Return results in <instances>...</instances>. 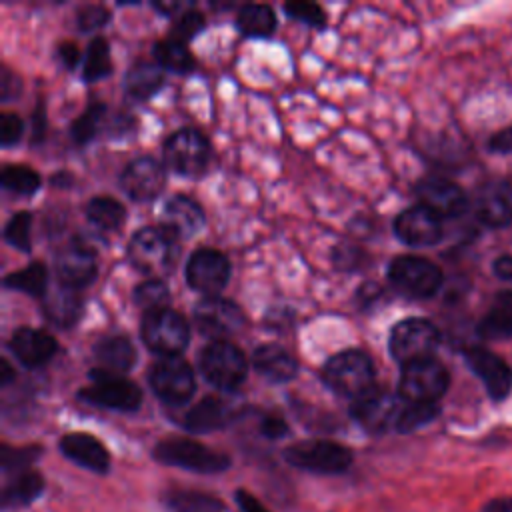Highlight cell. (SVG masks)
<instances>
[{"mask_svg":"<svg viewBox=\"0 0 512 512\" xmlns=\"http://www.w3.org/2000/svg\"><path fill=\"white\" fill-rule=\"evenodd\" d=\"M478 334L488 340L512 338V292H500L478 324Z\"/></svg>","mask_w":512,"mask_h":512,"instance_id":"31","label":"cell"},{"mask_svg":"<svg viewBox=\"0 0 512 512\" xmlns=\"http://www.w3.org/2000/svg\"><path fill=\"white\" fill-rule=\"evenodd\" d=\"M198 364L204 378L224 392L238 390L248 374L246 356L236 344L228 340L210 342L208 346H204Z\"/></svg>","mask_w":512,"mask_h":512,"instance_id":"5","label":"cell"},{"mask_svg":"<svg viewBox=\"0 0 512 512\" xmlns=\"http://www.w3.org/2000/svg\"><path fill=\"white\" fill-rule=\"evenodd\" d=\"M112 72V60H110V48L106 38L96 36L88 42L84 64H82V78L86 82H96L106 78Z\"/></svg>","mask_w":512,"mask_h":512,"instance_id":"37","label":"cell"},{"mask_svg":"<svg viewBox=\"0 0 512 512\" xmlns=\"http://www.w3.org/2000/svg\"><path fill=\"white\" fill-rule=\"evenodd\" d=\"M128 262L142 274H168L178 260V238L162 226H146L132 234L126 248Z\"/></svg>","mask_w":512,"mask_h":512,"instance_id":"2","label":"cell"},{"mask_svg":"<svg viewBox=\"0 0 512 512\" xmlns=\"http://www.w3.org/2000/svg\"><path fill=\"white\" fill-rule=\"evenodd\" d=\"M42 456V446L40 444H30V446H8L2 444L0 448V470L2 474L14 476L24 470H30L32 464Z\"/></svg>","mask_w":512,"mask_h":512,"instance_id":"38","label":"cell"},{"mask_svg":"<svg viewBox=\"0 0 512 512\" xmlns=\"http://www.w3.org/2000/svg\"><path fill=\"white\" fill-rule=\"evenodd\" d=\"M290 432L288 428V422L278 416V414H266L262 420H260V434L268 440H280L284 438L286 434Z\"/></svg>","mask_w":512,"mask_h":512,"instance_id":"48","label":"cell"},{"mask_svg":"<svg viewBox=\"0 0 512 512\" xmlns=\"http://www.w3.org/2000/svg\"><path fill=\"white\" fill-rule=\"evenodd\" d=\"M236 26L248 38H268L276 30V14L268 4H244L236 16Z\"/></svg>","mask_w":512,"mask_h":512,"instance_id":"33","label":"cell"},{"mask_svg":"<svg viewBox=\"0 0 512 512\" xmlns=\"http://www.w3.org/2000/svg\"><path fill=\"white\" fill-rule=\"evenodd\" d=\"M140 336L142 342L162 358L178 356L190 340V328L182 314L164 308L144 314L140 324Z\"/></svg>","mask_w":512,"mask_h":512,"instance_id":"9","label":"cell"},{"mask_svg":"<svg viewBox=\"0 0 512 512\" xmlns=\"http://www.w3.org/2000/svg\"><path fill=\"white\" fill-rule=\"evenodd\" d=\"M56 54H58L62 66H66L68 70L76 68V64H78V60H80V50H78V46H76L74 42H62V44H58Z\"/></svg>","mask_w":512,"mask_h":512,"instance_id":"53","label":"cell"},{"mask_svg":"<svg viewBox=\"0 0 512 512\" xmlns=\"http://www.w3.org/2000/svg\"><path fill=\"white\" fill-rule=\"evenodd\" d=\"M394 234L408 246H432L444 234L442 218L424 206H412L394 220Z\"/></svg>","mask_w":512,"mask_h":512,"instance_id":"18","label":"cell"},{"mask_svg":"<svg viewBox=\"0 0 512 512\" xmlns=\"http://www.w3.org/2000/svg\"><path fill=\"white\" fill-rule=\"evenodd\" d=\"M168 512H226V504L214 494L192 488H170L160 496Z\"/></svg>","mask_w":512,"mask_h":512,"instance_id":"30","label":"cell"},{"mask_svg":"<svg viewBox=\"0 0 512 512\" xmlns=\"http://www.w3.org/2000/svg\"><path fill=\"white\" fill-rule=\"evenodd\" d=\"M482 512H512V496H498L482 506Z\"/></svg>","mask_w":512,"mask_h":512,"instance_id":"56","label":"cell"},{"mask_svg":"<svg viewBox=\"0 0 512 512\" xmlns=\"http://www.w3.org/2000/svg\"><path fill=\"white\" fill-rule=\"evenodd\" d=\"M378 294H380V288H378L374 282H368V284H362V286H360V290H358V300H360L362 304H372Z\"/></svg>","mask_w":512,"mask_h":512,"instance_id":"57","label":"cell"},{"mask_svg":"<svg viewBox=\"0 0 512 512\" xmlns=\"http://www.w3.org/2000/svg\"><path fill=\"white\" fill-rule=\"evenodd\" d=\"M132 300L138 308H144L146 312L164 310V308H168L170 292H168V288L162 280L152 278V280H146V282H142L134 288Z\"/></svg>","mask_w":512,"mask_h":512,"instance_id":"42","label":"cell"},{"mask_svg":"<svg viewBox=\"0 0 512 512\" xmlns=\"http://www.w3.org/2000/svg\"><path fill=\"white\" fill-rule=\"evenodd\" d=\"M122 190L136 202L156 198L164 188V170L162 166L150 158L140 156L134 158L120 174Z\"/></svg>","mask_w":512,"mask_h":512,"instance_id":"21","label":"cell"},{"mask_svg":"<svg viewBox=\"0 0 512 512\" xmlns=\"http://www.w3.org/2000/svg\"><path fill=\"white\" fill-rule=\"evenodd\" d=\"M438 412H440L438 404H412V402L402 400V408H400L394 430L400 434L414 432V430L426 426L428 422H432L438 416Z\"/></svg>","mask_w":512,"mask_h":512,"instance_id":"41","label":"cell"},{"mask_svg":"<svg viewBox=\"0 0 512 512\" xmlns=\"http://www.w3.org/2000/svg\"><path fill=\"white\" fill-rule=\"evenodd\" d=\"M92 384L78 390V398L108 410L134 412L142 404V390L132 380L96 368L90 372Z\"/></svg>","mask_w":512,"mask_h":512,"instance_id":"7","label":"cell"},{"mask_svg":"<svg viewBox=\"0 0 512 512\" xmlns=\"http://www.w3.org/2000/svg\"><path fill=\"white\" fill-rule=\"evenodd\" d=\"M478 220L490 228H504L512 224V186L496 180L484 184L474 200Z\"/></svg>","mask_w":512,"mask_h":512,"instance_id":"23","label":"cell"},{"mask_svg":"<svg viewBox=\"0 0 512 512\" xmlns=\"http://www.w3.org/2000/svg\"><path fill=\"white\" fill-rule=\"evenodd\" d=\"M162 84H164V76H162L160 66L146 62V60L134 62L124 78L126 92L136 100H148L150 96H154L158 92V88Z\"/></svg>","mask_w":512,"mask_h":512,"instance_id":"32","label":"cell"},{"mask_svg":"<svg viewBox=\"0 0 512 512\" xmlns=\"http://www.w3.org/2000/svg\"><path fill=\"white\" fill-rule=\"evenodd\" d=\"M440 342L438 328L426 318H406L398 322L388 338L390 356L402 366L432 358Z\"/></svg>","mask_w":512,"mask_h":512,"instance_id":"8","label":"cell"},{"mask_svg":"<svg viewBox=\"0 0 512 512\" xmlns=\"http://www.w3.org/2000/svg\"><path fill=\"white\" fill-rule=\"evenodd\" d=\"M416 196L420 200V206L428 208L440 218H456L468 208V198L464 190L452 180L440 176L422 178L416 184Z\"/></svg>","mask_w":512,"mask_h":512,"instance_id":"16","label":"cell"},{"mask_svg":"<svg viewBox=\"0 0 512 512\" xmlns=\"http://www.w3.org/2000/svg\"><path fill=\"white\" fill-rule=\"evenodd\" d=\"M402 408V398L372 386L370 390L356 396L350 404V416L358 422L364 430L372 434H382L386 430H394L398 414Z\"/></svg>","mask_w":512,"mask_h":512,"instance_id":"13","label":"cell"},{"mask_svg":"<svg viewBox=\"0 0 512 512\" xmlns=\"http://www.w3.org/2000/svg\"><path fill=\"white\" fill-rule=\"evenodd\" d=\"M324 384L348 398H356L374 386V364L362 350H342L322 366Z\"/></svg>","mask_w":512,"mask_h":512,"instance_id":"4","label":"cell"},{"mask_svg":"<svg viewBox=\"0 0 512 512\" xmlns=\"http://www.w3.org/2000/svg\"><path fill=\"white\" fill-rule=\"evenodd\" d=\"M54 268L58 282L80 290L96 278V254L84 240L74 238L58 252Z\"/></svg>","mask_w":512,"mask_h":512,"instance_id":"17","label":"cell"},{"mask_svg":"<svg viewBox=\"0 0 512 512\" xmlns=\"http://www.w3.org/2000/svg\"><path fill=\"white\" fill-rule=\"evenodd\" d=\"M488 148L496 154H508L512 152V126L510 128H502L496 134H492Z\"/></svg>","mask_w":512,"mask_h":512,"instance_id":"52","label":"cell"},{"mask_svg":"<svg viewBox=\"0 0 512 512\" xmlns=\"http://www.w3.org/2000/svg\"><path fill=\"white\" fill-rule=\"evenodd\" d=\"M44 134H46V114L42 110V104H38L36 112L32 114V138H30V142H34V144L42 142Z\"/></svg>","mask_w":512,"mask_h":512,"instance_id":"54","label":"cell"},{"mask_svg":"<svg viewBox=\"0 0 512 512\" xmlns=\"http://www.w3.org/2000/svg\"><path fill=\"white\" fill-rule=\"evenodd\" d=\"M494 274L504 280V282H512V254H502L494 260L492 264Z\"/></svg>","mask_w":512,"mask_h":512,"instance_id":"55","label":"cell"},{"mask_svg":"<svg viewBox=\"0 0 512 512\" xmlns=\"http://www.w3.org/2000/svg\"><path fill=\"white\" fill-rule=\"evenodd\" d=\"M18 92H20V80H18V76H16L8 66H2V80H0V94H2V100H10V98H14Z\"/></svg>","mask_w":512,"mask_h":512,"instance_id":"51","label":"cell"},{"mask_svg":"<svg viewBox=\"0 0 512 512\" xmlns=\"http://www.w3.org/2000/svg\"><path fill=\"white\" fill-rule=\"evenodd\" d=\"M152 392L168 406L188 402L196 390L194 372L180 356H164L152 364L148 372Z\"/></svg>","mask_w":512,"mask_h":512,"instance_id":"12","label":"cell"},{"mask_svg":"<svg viewBox=\"0 0 512 512\" xmlns=\"http://www.w3.org/2000/svg\"><path fill=\"white\" fill-rule=\"evenodd\" d=\"M282 456L290 466L298 470L324 476L344 474L354 462V454L350 448H346L340 442L324 438L294 442L288 448H284Z\"/></svg>","mask_w":512,"mask_h":512,"instance_id":"3","label":"cell"},{"mask_svg":"<svg viewBox=\"0 0 512 512\" xmlns=\"http://www.w3.org/2000/svg\"><path fill=\"white\" fill-rule=\"evenodd\" d=\"M30 226H32V216L30 212L22 210L10 216V220L4 226V240L22 250V252H30L32 248V240H30Z\"/></svg>","mask_w":512,"mask_h":512,"instance_id":"43","label":"cell"},{"mask_svg":"<svg viewBox=\"0 0 512 512\" xmlns=\"http://www.w3.org/2000/svg\"><path fill=\"white\" fill-rule=\"evenodd\" d=\"M186 4L182 2H152V8H156L158 12L166 14V16H176L178 10H182Z\"/></svg>","mask_w":512,"mask_h":512,"instance_id":"58","label":"cell"},{"mask_svg":"<svg viewBox=\"0 0 512 512\" xmlns=\"http://www.w3.org/2000/svg\"><path fill=\"white\" fill-rule=\"evenodd\" d=\"M42 298H44L42 312L54 326L70 328L78 322L84 308L80 290L58 282L54 288H48Z\"/></svg>","mask_w":512,"mask_h":512,"instance_id":"27","label":"cell"},{"mask_svg":"<svg viewBox=\"0 0 512 512\" xmlns=\"http://www.w3.org/2000/svg\"><path fill=\"white\" fill-rule=\"evenodd\" d=\"M0 384L2 386H8L12 380H14V368L10 366L8 360H0Z\"/></svg>","mask_w":512,"mask_h":512,"instance_id":"59","label":"cell"},{"mask_svg":"<svg viewBox=\"0 0 512 512\" xmlns=\"http://www.w3.org/2000/svg\"><path fill=\"white\" fill-rule=\"evenodd\" d=\"M44 488H46L44 476L32 468L24 470L20 474L8 476V480L4 482L2 492H0L2 512L28 508L44 494Z\"/></svg>","mask_w":512,"mask_h":512,"instance_id":"26","label":"cell"},{"mask_svg":"<svg viewBox=\"0 0 512 512\" xmlns=\"http://www.w3.org/2000/svg\"><path fill=\"white\" fill-rule=\"evenodd\" d=\"M252 364L270 382H288L298 372L296 358L278 344H262L254 350Z\"/></svg>","mask_w":512,"mask_h":512,"instance_id":"28","label":"cell"},{"mask_svg":"<svg viewBox=\"0 0 512 512\" xmlns=\"http://www.w3.org/2000/svg\"><path fill=\"white\" fill-rule=\"evenodd\" d=\"M110 20L108 8L102 4H86L76 12V24L82 32H94Z\"/></svg>","mask_w":512,"mask_h":512,"instance_id":"46","label":"cell"},{"mask_svg":"<svg viewBox=\"0 0 512 512\" xmlns=\"http://www.w3.org/2000/svg\"><path fill=\"white\" fill-rule=\"evenodd\" d=\"M234 502L238 506L240 512H270L252 492H248L246 488H238L234 492Z\"/></svg>","mask_w":512,"mask_h":512,"instance_id":"50","label":"cell"},{"mask_svg":"<svg viewBox=\"0 0 512 512\" xmlns=\"http://www.w3.org/2000/svg\"><path fill=\"white\" fill-rule=\"evenodd\" d=\"M204 24H206L204 16H202L198 10L188 8V10L180 12L178 16H174L172 26H170V36H168V38H174V40H178V42L184 44V42L192 40V38L204 28Z\"/></svg>","mask_w":512,"mask_h":512,"instance_id":"44","label":"cell"},{"mask_svg":"<svg viewBox=\"0 0 512 512\" xmlns=\"http://www.w3.org/2000/svg\"><path fill=\"white\" fill-rule=\"evenodd\" d=\"M86 218L100 230H118L126 220L124 206L110 196H94L86 204Z\"/></svg>","mask_w":512,"mask_h":512,"instance_id":"36","label":"cell"},{"mask_svg":"<svg viewBox=\"0 0 512 512\" xmlns=\"http://www.w3.org/2000/svg\"><path fill=\"white\" fill-rule=\"evenodd\" d=\"M4 286L30 296H44L48 290V268L38 260L30 262L24 268L4 276Z\"/></svg>","mask_w":512,"mask_h":512,"instance_id":"35","label":"cell"},{"mask_svg":"<svg viewBox=\"0 0 512 512\" xmlns=\"http://www.w3.org/2000/svg\"><path fill=\"white\" fill-rule=\"evenodd\" d=\"M234 418V410L218 396H204L198 400L182 420V426L192 434H208L222 430Z\"/></svg>","mask_w":512,"mask_h":512,"instance_id":"25","label":"cell"},{"mask_svg":"<svg viewBox=\"0 0 512 512\" xmlns=\"http://www.w3.org/2000/svg\"><path fill=\"white\" fill-rule=\"evenodd\" d=\"M152 458L164 466H174L196 474H220L232 466L228 454L186 436H168L156 442L152 448Z\"/></svg>","mask_w":512,"mask_h":512,"instance_id":"1","label":"cell"},{"mask_svg":"<svg viewBox=\"0 0 512 512\" xmlns=\"http://www.w3.org/2000/svg\"><path fill=\"white\" fill-rule=\"evenodd\" d=\"M448 370L434 358L418 360L402 366L398 380V396L412 404H438L448 390Z\"/></svg>","mask_w":512,"mask_h":512,"instance_id":"6","label":"cell"},{"mask_svg":"<svg viewBox=\"0 0 512 512\" xmlns=\"http://www.w3.org/2000/svg\"><path fill=\"white\" fill-rule=\"evenodd\" d=\"M162 154L170 170L186 178H198L208 168L210 144L202 132L182 128L166 138Z\"/></svg>","mask_w":512,"mask_h":512,"instance_id":"11","label":"cell"},{"mask_svg":"<svg viewBox=\"0 0 512 512\" xmlns=\"http://www.w3.org/2000/svg\"><path fill=\"white\" fill-rule=\"evenodd\" d=\"M8 348L20 364H24L26 368H38L56 354L58 342L54 340V336L40 328L20 326L12 332Z\"/></svg>","mask_w":512,"mask_h":512,"instance_id":"22","label":"cell"},{"mask_svg":"<svg viewBox=\"0 0 512 512\" xmlns=\"http://www.w3.org/2000/svg\"><path fill=\"white\" fill-rule=\"evenodd\" d=\"M24 122L16 112H2L0 114V144L12 146L22 138Z\"/></svg>","mask_w":512,"mask_h":512,"instance_id":"47","label":"cell"},{"mask_svg":"<svg viewBox=\"0 0 512 512\" xmlns=\"http://www.w3.org/2000/svg\"><path fill=\"white\" fill-rule=\"evenodd\" d=\"M94 356L102 370L112 374L128 372L136 362L134 344L126 336H104L94 346Z\"/></svg>","mask_w":512,"mask_h":512,"instance_id":"29","label":"cell"},{"mask_svg":"<svg viewBox=\"0 0 512 512\" xmlns=\"http://www.w3.org/2000/svg\"><path fill=\"white\" fill-rule=\"evenodd\" d=\"M160 226L178 240H184L204 226V212L192 198L178 194L164 204Z\"/></svg>","mask_w":512,"mask_h":512,"instance_id":"24","label":"cell"},{"mask_svg":"<svg viewBox=\"0 0 512 512\" xmlns=\"http://www.w3.org/2000/svg\"><path fill=\"white\" fill-rule=\"evenodd\" d=\"M52 184H62V186H64V184H70V174H60V172L54 174V176H52Z\"/></svg>","mask_w":512,"mask_h":512,"instance_id":"60","label":"cell"},{"mask_svg":"<svg viewBox=\"0 0 512 512\" xmlns=\"http://www.w3.org/2000/svg\"><path fill=\"white\" fill-rule=\"evenodd\" d=\"M58 450L66 460L94 474H108L112 464L108 448L88 432L64 434L58 440Z\"/></svg>","mask_w":512,"mask_h":512,"instance_id":"20","label":"cell"},{"mask_svg":"<svg viewBox=\"0 0 512 512\" xmlns=\"http://www.w3.org/2000/svg\"><path fill=\"white\" fill-rule=\"evenodd\" d=\"M464 358L470 370L484 382L486 392L492 400H504L512 390V370L510 366L486 348H468Z\"/></svg>","mask_w":512,"mask_h":512,"instance_id":"19","label":"cell"},{"mask_svg":"<svg viewBox=\"0 0 512 512\" xmlns=\"http://www.w3.org/2000/svg\"><path fill=\"white\" fill-rule=\"evenodd\" d=\"M388 280L410 298H430L442 286V270L422 256H396L388 266Z\"/></svg>","mask_w":512,"mask_h":512,"instance_id":"10","label":"cell"},{"mask_svg":"<svg viewBox=\"0 0 512 512\" xmlns=\"http://www.w3.org/2000/svg\"><path fill=\"white\" fill-rule=\"evenodd\" d=\"M284 12L290 18L304 22L306 26H312V28H324V24H326V14L320 8V4H316V2H304V0L286 2Z\"/></svg>","mask_w":512,"mask_h":512,"instance_id":"45","label":"cell"},{"mask_svg":"<svg viewBox=\"0 0 512 512\" xmlns=\"http://www.w3.org/2000/svg\"><path fill=\"white\" fill-rule=\"evenodd\" d=\"M364 258V252H360L358 248L350 246V244H344V246H338L334 250V264L340 266V268H356Z\"/></svg>","mask_w":512,"mask_h":512,"instance_id":"49","label":"cell"},{"mask_svg":"<svg viewBox=\"0 0 512 512\" xmlns=\"http://www.w3.org/2000/svg\"><path fill=\"white\" fill-rule=\"evenodd\" d=\"M0 182L6 190L20 194V196H30L40 188V176L36 170L24 164H8L0 172Z\"/></svg>","mask_w":512,"mask_h":512,"instance_id":"39","label":"cell"},{"mask_svg":"<svg viewBox=\"0 0 512 512\" xmlns=\"http://www.w3.org/2000/svg\"><path fill=\"white\" fill-rule=\"evenodd\" d=\"M230 262L226 254L214 248H198L186 262V282L196 292L206 296H218L228 284Z\"/></svg>","mask_w":512,"mask_h":512,"instance_id":"15","label":"cell"},{"mask_svg":"<svg viewBox=\"0 0 512 512\" xmlns=\"http://www.w3.org/2000/svg\"><path fill=\"white\" fill-rule=\"evenodd\" d=\"M104 112H106V106L102 102H92L82 114H78L70 124L72 142L78 146H84L86 142H90L100 128Z\"/></svg>","mask_w":512,"mask_h":512,"instance_id":"40","label":"cell"},{"mask_svg":"<svg viewBox=\"0 0 512 512\" xmlns=\"http://www.w3.org/2000/svg\"><path fill=\"white\" fill-rule=\"evenodd\" d=\"M154 60L160 68L178 72V74H188L196 68V60L192 56V52L178 40L174 38H164L158 40L152 48Z\"/></svg>","mask_w":512,"mask_h":512,"instance_id":"34","label":"cell"},{"mask_svg":"<svg viewBox=\"0 0 512 512\" xmlns=\"http://www.w3.org/2000/svg\"><path fill=\"white\" fill-rule=\"evenodd\" d=\"M194 324L198 332L212 342L226 340L244 326L242 310L228 298L206 296L194 308Z\"/></svg>","mask_w":512,"mask_h":512,"instance_id":"14","label":"cell"}]
</instances>
